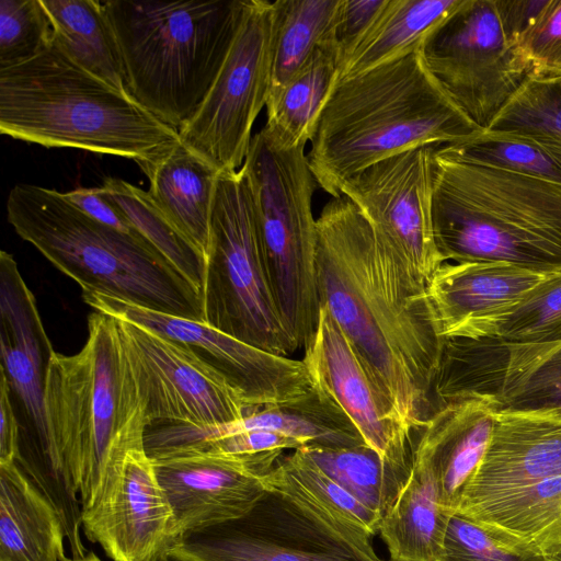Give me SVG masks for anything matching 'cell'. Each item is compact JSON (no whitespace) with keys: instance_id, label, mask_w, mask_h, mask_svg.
I'll return each mask as SVG.
<instances>
[{"instance_id":"cell-1","label":"cell","mask_w":561,"mask_h":561,"mask_svg":"<svg viewBox=\"0 0 561 561\" xmlns=\"http://www.w3.org/2000/svg\"><path fill=\"white\" fill-rule=\"evenodd\" d=\"M317 277L324 307L411 433L433 414L444 339L421 278L341 195L317 218Z\"/></svg>"},{"instance_id":"cell-2","label":"cell","mask_w":561,"mask_h":561,"mask_svg":"<svg viewBox=\"0 0 561 561\" xmlns=\"http://www.w3.org/2000/svg\"><path fill=\"white\" fill-rule=\"evenodd\" d=\"M44 415L46 451L27 478L58 512L72 558H82V510L127 454L145 447L150 426L116 317L92 312L82 348L53 353Z\"/></svg>"},{"instance_id":"cell-3","label":"cell","mask_w":561,"mask_h":561,"mask_svg":"<svg viewBox=\"0 0 561 561\" xmlns=\"http://www.w3.org/2000/svg\"><path fill=\"white\" fill-rule=\"evenodd\" d=\"M481 129L428 72L420 46L336 81L307 153L317 184L332 197L345 181L396 153L465 140Z\"/></svg>"},{"instance_id":"cell-4","label":"cell","mask_w":561,"mask_h":561,"mask_svg":"<svg viewBox=\"0 0 561 561\" xmlns=\"http://www.w3.org/2000/svg\"><path fill=\"white\" fill-rule=\"evenodd\" d=\"M0 133L136 163L179 141L176 128L85 70L54 38L32 59L0 69Z\"/></svg>"},{"instance_id":"cell-5","label":"cell","mask_w":561,"mask_h":561,"mask_svg":"<svg viewBox=\"0 0 561 561\" xmlns=\"http://www.w3.org/2000/svg\"><path fill=\"white\" fill-rule=\"evenodd\" d=\"M432 224L443 262L561 272V185L434 151Z\"/></svg>"},{"instance_id":"cell-6","label":"cell","mask_w":561,"mask_h":561,"mask_svg":"<svg viewBox=\"0 0 561 561\" xmlns=\"http://www.w3.org/2000/svg\"><path fill=\"white\" fill-rule=\"evenodd\" d=\"M7 217L16 234L82 294L98 293L204 322L202 294L146 240L106 227L54 188L15 184Z\"/></svg>"},{"instance_id":"cell-7","label":"cell","mask_w":561,"mask_h":561,"mask_svg":"<svg viewBox=\"0 0 561 561\" xmlns=\"http://www.w3.org/2000/svg\"><path fill=\"white\" fill-rule=\"evenodd\" d=\"M245 0L103 2L128 93L179 129L197 110L232 43Z\"/></svg>"},{"instance_id":"cell-8","label":"cell","mask_w":561,"mask_h":561,"mask_svg":"<svg viewBox=\"0 0 561 561\" xmlns=\"http://www.w3.org/2000/svg\"><path fill=\"white\" fill-rule=\"evenodd\" d=\"M306 145L286 146L265 126L241 167L257 221L266 275L279 318L297 347L311 342L320 316L317 277L318 185Z\"/></svg>"},{"instance_id":"cell-9","label":"cell","mask_w":561,"mask_h":561,"mask_svg":"<svg viewBox=\"0 0 561 561\" xmlns=\"http://www.w3.org/2000/svg\"><path fill=\"white\" fill-rule=\"evenodd\" d=\"M202 299L206 324L276 355L298 350L272 296L242 169L217 181Z\"/></svg>"},{"instance_id":"cell-10","label":"cell","mask_w":561,"mask_h":561,"mask_svg":"<svg viewBox=\"0 0 561 561\" xmlns=\"http://www.w3.org/2000/svg\"><path fill=\"white\" fill-rule=\"evenodd\" d=\"M274 1L245 0L241 21L205 99L179 139L220 174L241 169L272 84Z\"/></svg>"},{"instance_id":"cell-11","label":"cell","mask_w":561,"mask_h":561,"mask_svg":"<svg viewBox=\"0 0 561 561\" xmlns=\"http://www.w3.org/2000/svg\"><path fill=\"white\" fill-rule=\"evenodd\" d=\"M420 53L443 91L483 130L528 78L495 0H462L425 36Z\"/></svg>"},{"instance_id":"cell-12","label":"cell","mask_w":561,"mask_h":561,"mask_svg":"<svg viewBox=\"0 0 561 561\" xmlns=\"http://www.w3.org/2000/svg\"><path fill=\"white\" fill-rule=\"evenodd\" d=\"M170 561H383L370 539L345 534L274 491L243 516L185 534Z\"/></svg>"},{"instance_id":"cell-13","label":"cell","mask_w":561,"mask_h":561,"mask_svg":"<svg viewBox=\"0 0 561 561\" xmlns=\"http://www.w3.org/2000/svg\"><path fill=\"white\" fill-rule=\"evenodd\" d=\"M432 396L436 408L479 398L494 404L497 412L561 416V341L445 340Z\"/></svg>"},{"instance_id":"cell-14","label":"cell","mask_w":561,"mask_h":561,"mask_svg":"<svg viewBox=\"0 0 561 561\" xmlns=\"http://www.w3.org/2000/svg\"><path fill=\"white\" fill-rule=\"evenodd\" d=\"M117 319L150 426L214 427L239 421L252 411L229 381L188 346Z\"/></svg>"},{"instance_id":"cell-15","label":"cell","mask_w":561,"mask_h":561,"mask_svg":"<svg viewBox=\"0 0 561 561\" xmlns=\"http://www.w3.org/2000/svg\"><path fill=\"white\" fill-rule=\"evenodd\" d=\"M82 298L94 311L138 323L188 346L229 381L251 410L300 399L316 388L304 360L261 350L203 321L104 294L87 293Z\"/></svg>"},{"instance_id":"cell-16","label":"cell","mask_w":561,"mask_h":561,"mask_svg":"<svg viewBox=\"0 0 561 561\" xmlns=\"http://www.w3.org/2000/svg\"><path fill=\"white\" fill-rule=\"evenodd\" d=\"M436 145L411 148L362 170L343 184L375 232L426 283L444 263L432 224Z\"/></svg>"},{"instance_id":"cell-17","label":"cell","mask_w":561,"mask_h":561,"mask_svg":"<svg viewBox=\"0 0 561 561\" xmlns=\"http://www.w3.org/2000/svg\"><path fill=\"white\" fill-rule=\"evenodd\" d=\"M87 538L113 561H163L174 515L145 447L130 450L81 513Z\"/></svg>"},{"instance_id":"cell-18","label":"cell","mask_w":561,"mask_h":561,"mask_svg":"<svg viewBox=\"0 0 561 561\" xmlns=\"http://www.w3.org/2000/svg\"><path fill=\"white\" fill-rule=\"evenodd\" d=\"M302 360L314 382L345 412L365 443L408 478L415 434L405 427L390 398L324 307L320 308L317 330Z\"/></svg>"},{"instance_id":"cell-19","label":"cell","mask_w":561,"mask_h":561,"mask_svg":"<svg viewBox=\"0 0 561 561\" xmlns=\"http://www.w3.org/2000/svg\"><path fill=\"white\" fill-rule=\"evenodd\" d=\"M283 453L230 456L183 451L151 458L173 511L175 541L247 514L264 494L263 479Z\"/></svg>"},{"instance_id":"cell-20","label":"cell","mask_w":561,"mask_h":561,"mask_svg":"<svg viewBox=\"0 0 561 561\" xmlns=\"http://www.w3.org/2000/svg\"><path fill=\"white\" fill-rule=\"evenodd\" d=\"M37 310L12 254L0 252V368L35 431V451L16 462L31 476L42 462L47 434L44 415V383L54 353Z\"/></svg>"},{"instance_id":"cell-21","label":"cell","mask_w":561,"mask_h":561,"mask_svg":"<svg viewBox=\"0 0 561 561\" xmlns=\"http://www.w3.org/2000/svg\"><path fill=\"white\" fill-rule=\"evenodd\" d=\"M546 276L501 262H444L426 283L440 335L492 337L499 322Z\"/></svg>"},{"instance_id":"cell-22","label":"cell","mask_w":561,"mask_h":561,"mask_svg":"<svg viewBox=\"0 0 561 561\" xmlns=\"http://www.w3.org/2000/svg\"><path fill=\"white\" fill-rule=\"evenodd\" d=\"M558 476H561V416L497 412L485 456L458 510Z\"/></svg>"},{"instance_id":"cell-23","label":"cell","mask_w":561,"mask_h":561,"mask_svg":"<svg viewBox=\"0 0 561 561\" xmlns=\"http://www.w3.org/2000/svg\"><path fill=\"white\" fill-rule=\"evenodd\" d=\"M497 410L479 398L451 401L415 435L414 454L431 468L443 508L454 515L491 440Z\"/></svg>"},{"instance_id":"cell-24","label":"cell","mask_w":561,"mask_h":561,"mask_svg":"<svg viewBox=\"0 0 561 561\" xmlns=\"http://www.w3.org/2000/svg\"><path fill=\"white\" fill-rule=\"evenodd\" d=\"M252 430L277 432L299 439L305 447L343 448L366 444L345 412L317 383L300 399L254 409L236 422L214 427L171 424L165 430V438L170 447L187 450L208 440Z\"/></svg>"},{"instance_id":"cell-25","label":"cell","mask_w":561,"mask_h":561,"mask_svg":"<svg viewBox=\"0 0 561 561\" xmlns=\"http://www.w3.org/2000/svg\"><path fill=\"white\" fill-rule=\"evenodd\" d=\"M455 514L516 550L546 558L561 552V476L504 491Z\"/></svg>"},{"instance_id":"cell-26","label":"cell","mask_w":561,"mask_h":561,"mask_svg":"<svg viewBox=\"0 0 561 561\" xmlns=\"http://www.w3.org/2000/svg\"><path fill=\"white\" fill-rule=\"evenodd\" d=\"M137 164L149 180L148 192L153 202L206 262L220 173L180 139L161 153Z\"/></svg>"},{"instance_id":"cell-27","label":"cell","mask_w":561,"mask_h":561,"mask_svg":"<svg viewBox=\"0 0 561 561\" xmlns=\"http://www.w3.org/2000/svg\"><path fill=\"white\" fill-rule=\"evenodd\" d=\"M61 519L20 466L0 463V561H67Z\"/></svg>"},{"instance_id":"cell-28","label":"cell","mask_w":561,"mask_h":561,"mask_svg":"<svg viewBox=\"0 0 561 561\" xmlns=\"http://www.w3.org/2000/svg\"><path fill=\"white\" fill-rule=\"evenodd\" d=\"M450 517L431 468L413 450L409 477L379 528L390 561H440Z\"/></svg>"},{"instance_id":"cell-29","label":"cell","mask_w":561,"mask_h":561,"mask_svg":"<svg viewBox=\"0 0 561 561\" xmlns=\"http://www.w3.org/2000/svg\"><path fill=\"white\" fill-rule=\"evenodd\" d=\"M265 490L280 492L336 529L371 539L381 515L330 478L300 449L282 455L264 477Z\"/></svg>"},{"instance_id":"cell-30","label":"cell","mask_w":561,"mask_h":561,"mask_svg":"<svg viewBox=\"0 0 561 561\" xmlns=\"http://www.w3.org/2000/svg\"><path fill=\"white\" fill-rule=\"evenodd\" d=\"M462 0H386L380 13L343 59L337 81L400 57L425 36Z\"/></svg>"},{"instance_id":"cell-31","label":"cell","mask_w":561,"mask_h":561,"mask_svg":"<svg viewBox=\"0 0 561 561\" xmlns=\"http://www.w3.org/2000/svg\"><path fill=\"white\" fill-rule=\"evenodd\" d=\"M341 51L337 42L313 54L284 85L270 91L265 127L284 145H306L312 137L322 108L337 81Z\"/></svg>"},{"instance_id":"cell-32","label":"cell","mask_w":561,"mask_h":561,"mask_svg":"<svg viewBox=\"0 0 561 561\" xmlns=\"http://www.w3.org/2000/svg\"><path fill=\"white\" fill-rule=\"evenodd\" d=\"M54 41L85 70L128 92L118 42L103 2L42 0Z\"/></svg>"},{"instance_id":"cell-33","label":"cell","mask_w":561,"mask_h":561,"mask_svg":"<svg viewBox=\"0 0 561 561\" xmlns=\"http://www.w3.org/2000/svg\"><path fill=\"white\" fill-rule=\"evenodd\" d=\"M343 0H276V28L271 91L291 78L320 47L336 42Z\"/></svg>"},{"instance_id":"cell-34","label":"cell","mask_w":561,"mask_h":561,"mask_svg":"<svg viewBox=\"0 0 561 561\" xmlns=\"http://www.w3.org/2000/svg\"><path fill=\"white\" fill-rule=\"evenodd\" d=\"M99 187L133 228L202 294L206 271L204 255L169 220L149 192L112 176H106Z\"/></svg>"},{"instance_id":"cell-35","label":"cell","mask_w":561,"mask_h":561,"mask_svg":"<svg viewBox=\"0 0 561 561\" xmlns=\"http://www.w3.org/2000/svg\"><path fill=\"white\" fill-rule=\"evenodd\" d=\"M447 154L561 185V144L531 134L484 129L458 142L440 145Z\"/></svg>"},{"instance_id":"cell-36","label":"cell","mask_w":561,"mask_h":561,"mask_svg":"<svg viewBox=\"0 0 561 561\" xmlns=\"http://www.w3.org/2000/svg\"><path fill=\"white\" fill-rule=\"evenodd\" d=\"M319 468L381 517L393 504L408 478L393 470L367 444L300 448Z\"/></svg>"},{"instance_id":"cell-37","label":"cell","mask_w":561,"mask_h":561,"mask_svg":"<svg viewBox=\"0 0 561 561\" xmlns=\"http://www.w3.org/2000/svg\"><path fill=\"white\" fill-rule=\"evenodd\" d=\"M512 344L561 341V272L528 290L496 325L494 335Z\"/></svg>"},{"instance_id":"cell-38","label":"cell","mask_w":561,"mask_h":561,"mask_svg":"<svg viewBox=\"0 0 561 561\" xmlns=\"http://www.w3.org/2000/svg\"><path fill=\"white\" fill-rule=\"evenodd\" d=\"M486 129L531 134L561 144V77L527 78Z\"/></svg>"},{"instance_id":"cell-39","label":"cell","mask_w":561,"mask_h":561,"mask_svg":"<svg viewBox=\"0 0 561 561\" xmlns=\"http://www.w3.org/2000/svg\"><path fill=\"white\" fill-rule=\"evenodd\" d=\"M51 42L42 0H0V69L32 59Z\"/></svg>"},{"instance_id":"cell-40","label":"cell","mask_w":561,"mask_h":561,"mask_svg":"<svg viewBox=\"0 0 561 561\" xmlns=\"http://www.w3.org/2000/svg\"><path fill=\"white\" fill-rule=\"evenodd\" d=\"M440 561H547V558L511 548L471 519L454 514L448 522Z\"/></svg>"},{"instance_id":"cell-41","label":"cell","mask_w":561,"mask_h":561,"mask_svg":"<svg viewBox=\"0 0 561 561\" xmlns=\"http://www.w3.org/2000/svg\"><path fill=\"white\" fill-rule=\"evenodd\" d=\"M517 48L528 78L561 77V0H548Z\"/></svg>"},{"instance_id":"cell-42","label":"cell","mask_w":561,"mask_h":561,"mask_svg":"<svg viewBox=\"0 0 561 561\" xmlns=\"http://www.w3.org/2000/svg\"><path fill=\"white\" fill-rule=\"evenodd\" d=\"M302 447L305 444L294 437L267 430H252L208 440L184 451L251 456L287 449L297 450Z\"/></svg>"},{"instance_id":"cell-43","label":"cell","mask_w":561,"mask_h":561,"mask_svg":"<svg viewBox=\"0 0 561 561\" xmlns=\"http://www.w3.org/2000/svg\"><path fill=\"white\" fill-rule=\"evenodd\" d=\"M386 0H343L335 28L341 64L369 30ZM341 67V66H340Z\"/></svg>"},{"instance_id":"cell-44","label":"cell","mask_w":561,"mask_h":561,"mask_svg":"<svg viewBox=\"0 0 561 561\" xmlns=\"http://www.w3.org/2000/svg\"><path fill=\"white\" fill-rule=\"evenodd\" d=\"M64 195L93 220L125 234L144 239L128 220L102 195L100 187H78L65 192Z\"/></svg>"},{"instance_id":"cell-45","label":"cell","mask_w":561,"mask_h":561,"mask_svg":"<svg viewBox=\"0 0 561 561\" xmlns=\"http://www.w3.org/2000/svg\"><path fill=\"white\" fill-rule=\"evenodd\" d=\"M547 3L548 0H495L503 30L516 47Z\"/></svg>"},{"instance_id":"cell-46","label":"cell","mask_w":561,"mask_h":561,"mask_svg":"<svg viewBox=\"0 0 561 561\" xmlns=\"http://www.w3.org/2000/svg\"><path fill=\"white\" fill-rule=\"evenodd\" d=\"M11 388L0 368V463L16 461L20 456V426L11 401Z\"/></svg>"},{"instance_id":"cell-47","label":"cell","mask_w":561,"mask_h":561,"mask_svg":"<svg viewBox=\"0 0 561 561\" xmlns=\"http://www.w3.org/2000/svg\"><path fill=\"white\" fill-rule=\"evenodd\" d=\"M67 561H102L95 553L89 552L84 557L79 559H68Z\"/></svg>"},{"instance_id":"cell-48","label":"cell","mask_w":561,"mask_h":561,"mask_svg":"<svg viewBox=\"0 0 561 561\" xmlns=\"http://www.w3.org/2000/svg\"><path fill=\"white\" fill-rule=\"evenodd\" d=\"M547 561H561V552L552 557H548Z\"/></svg>"},{"instance_id":"cell-49","label":"cell","mask_w":561,"mask_h":561,"mask_svg":"<svg viewBox=\"0 0 561 561\" xmlns=\"http://www.w3.org/2000/svg\"><path fill=\"white\" fill-rule=\"evenodd\" d=\"M163 561H170V560L165 559V560H163Z\"/></svg>"}]
</instances>
